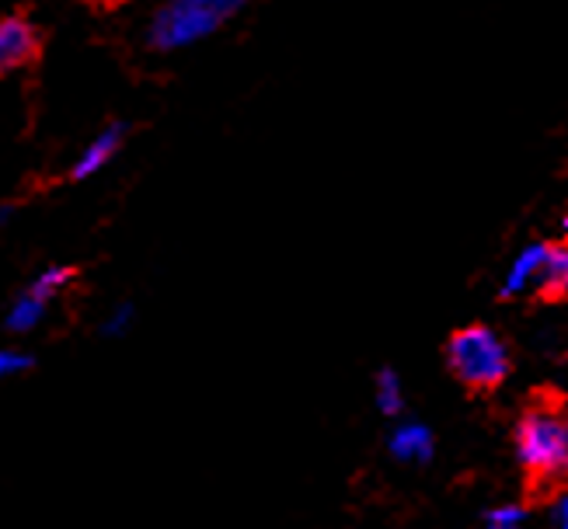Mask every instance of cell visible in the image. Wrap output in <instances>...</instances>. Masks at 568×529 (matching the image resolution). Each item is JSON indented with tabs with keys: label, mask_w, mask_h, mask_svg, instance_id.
Instances as JSON below:
<instances>
[{
	"label": "cell",
	"mask_w": 568,
	"mask_h": 529,
	"mask_svg": "<svg viewBox=\"0 0 568 529\" xmlns=\"http://www.w3.org/2000/svg\"><path fill=\"white\" fill-rule=\"evenodd\" d=\"M516 457L530 485L555 491L568 481V418L555 405H534L516 425Z\"/></svg>",
	"instance_id": "1"
},
{
	"label": "cell",
	"mask_w": 568,
	"mask_h": 529,
	"mask_svg": "<svg viewBox=\"0 0 568 529\" xmlns=\"http://www.w3.org/2000/svg\"><path fill=\"white\" fill-rule=\"evenodd\" d=\"M244 4L248 0H164L146 24V45L158 53L195 45L224 29L234 14H241Z\"/></svg>",
	"instance_id": "2"
},
{
	"label": "cell",
	"mask_w": 568,
	"mask_h": 529,
	"mask_svg": "<svg viewBox=\"0 0 568 529\" xmlns=\"http://www.w3.org/2000/svg\"><path fill=\"white\" fill-rule=\"evenodd\" d=\"M447 366L467 390H496L509 376V348L485 324L460 327L447 342Z\"/></svg>",
	"instance_id": "3"
},
{
	"label": "cell",
	"mask_w": 568,
	"mask_h": 529,
	"mask_svg": "<svg viewBox=\"0 0 568 529\" xmlns=\"http://www.w3.org/2000/svg\"><path fill=\"white\" fill-rule=\"evenodd\" d=\"M39 53H42V35L36 29V21H29L18 11L0 18V78L36 63Z\"/></svg>",
	"instance_id": "4"
},
{
	"label": "cell",
	"mask_w": 568,
	"mask_h": 529,
	"mask_svg": "<svg viewBox=\"0 0 568 529\" xmlns=\"http://www.w3.org/2000/svg\"><path fill=\"white\" fill-rule=\"evenodd\" d=\"M130 136V122H109L102 125L88 143L78 157H73L70 171H67V182H88L91 174H102L115 157H119V150L122 143H126Z\"/></svg>",
	"instance_id": "5"
},
{
	"label": "cell",
	"mask_w": 568,
	"mask_h": 529,
	"mask_svg": "<svg viewBox=\"0 0 568 529\" xmlns=\"http://www.w3.org/2000/svg\"><path fill=\"white\" fill-rule=\"evenodd\" d=\"M390 452L402 464H423V460H429L433 457V436H429V428L418 425V421H408L402 428H394Z\"/></svg>",
	"instance_id": "6"
},
{
	"label": "cell",
	"mask_w": 568,
	"mask_h": 529,
	"mask_svg": "<svg viewBox=\"0 0 568 529\" xmlns=\"http://www.w3.org/2000/svg\"><path fill=\"white\" fill-rule=\"evenodd\" d=\"M545 258H548V244H530V247H524L520 258L513 262V268L506 275L503 296H520V293L534 289L537 272H540V265H545Z\"/></svg>",
	"instance_id": "7"
},
{
	"label": "cell",
	"mask_w": 568,
	"mask_h": 529,
	"mask_svg": "<svg viewBox=\"0 0 568 529\" xmlns=\"http://www.w3.org/2000/svg\"><path fill=\"white\" fill-rule=\"evenodd\" d=\"M534 289L540 299H565L568 296V247H548V258L537 272Z\"/></svg>",
	"instance_id": "8"
},
{
	"label": "cell",
	"mask_w": 568,
	"mask_h": 529,
	"mask_svg": "<svg viewBox=\"0 0 568 529\" xmlns=\"http://www.w3.org/2000/svg\"><path fill=\"white\" fill-rule=\"evenodd\" d=\"M45 299H39L36 293H29V289H21L18 296H14V304H11V311H8V317H4V327L11 335H24V332H32V327H39V321L45 317Z\"/></svg>",
	"instance_id": "9"
},
{
	"label": "cell",
	"mask_w": 568,
	"mask_h": 529,
	"mask_svg": "<svg viewBox=\"0 0 568 529\" xmlns=\"http://www.w3.org/2000/svg\"><path fill=\"white\" fill-rule=\"evenodd\" d=\"M73 279H78V268H70V265H49V268H42L24 289L36 293L39 299H45V304H49V299H57Z\"/></svg>",
	"instance_id": "10"
},
{
	"label": "cell",
	"mask_w": 568,
	"mask_h": 529,
	"mask_svg": "<svg viewBox=\"0 0 568 529\" xmlns=\"http://www.w3.org/2000/svg\"><path fill=\"white\" fill-rule=\"evenodd\" d=\"M377 405L384 415H398L402 411V384H398V373L384 369L377 376Z\"/></svg>",
	"instance_id": "11"
},
{
	"label": "cell",
	"mask_w": 568,
	"mask_h": 529,
	"mask_svg": "<svg viewBox=\"0 0 568 529\" xmlns=\"http://www.w3.org/2000/svg\"><path fill=\"white\" fill-rule=\"evenodd\" d=\"M524 522V509L520 506H499L485 516V526L481 529H520Z\"/></svg>",
	"instance_id": "12"
},
{
	"label": "cell",
	"mask_w": 568,
	"mask_h": 529,
	"mask_svg": "<svg viewBox=\"0 0 568 529\" xmlns=\"http://www.w3.org/2000/svg\"><path fill=\"white\" fill-rule=\"evenodd\" d=\"M36 359L29 356V352H14V348H0V380L4 376H18L24 369H32Z\"/></svg>",
	"instance_id": "13"
},
{
	"label": "cell",
	"mask_w": 568,
	"mask_h": 529,
	"mask_svg": "<svg viewBox=\"0 0 568 529\" xmlns=\"http://www.w3.org/2000/svg\"><path fill=\"white\" fill-rule=\"evenodd\" d=\"M133 317V311H130V304H122L112 317H109V324H105V332L109 335H119L122 332V327H126V321Z\"/></svg>",
	"instance_id": "14"
},
{
	"label": "cell",
	"mask_w": 568,
	"mask_h": 529,
	"mask_svg": "<svg viewBox=\"0 0 568 529\" xmlns=\"http://www.w3.org/2000/svg\"><path fill=\"white\" fill-rule=\"evenodd\" d=\"M18 216V203H0V226Z\"/></svg>",
	"instance_id": "15"
},
{
	"label": "cell",
	"mask_w": 568,
	"mask_h": 529,
	"mask_svg": "<svg viewBox=\"0 0 568 529\" xmlns=\"http://www.w3.org/2000/svg\"><path fill=\"white\" fill-rule=\"evenodd\" d=\"M558 529H568V498L558 506Z\"/></svg>",
	"instance_id": "16"
},
{
	"label": "cell",
	"mask_w": 568,
	"mask_h": 529,
	"mask_svg": "<svg viewBox=\"0 0 568 529\" xmlns=\"http://www.w3.org/2000/svg\"><path fill=\"white\" fill-rule=\"evenodd\" d=\"M565 237H568V213H565Z\"/></svg>",
	"instance_id": "17"
}]
</instances>
